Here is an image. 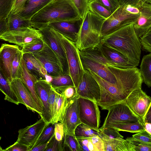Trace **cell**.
<instances>
[{"label":"cell","mask_w":151,"mask_h":151,"mask_svg":"<svg viewBox=\"0 0 151 151\" xmlns=\"http://www.w3.org/2000/svg\"><path fill=\"white\" fill-rule=\"evenodd\" d=\"M109 69L116 78V84L107 81L88 69L99 85L101 99L97 104L104 110H108L113 105L125 101L133 90L142 88L143 82L136 68L123 69L112 66Z\"/></svg>","instance_id":"cell-1"},{"label":"cell","mask_w":151,"mask_h":151,"mask_svg":"<svg viewBox=\"0 0 151 151\" xmlns=\"http://www.w3.org/2000/svg\"><path fill=\"white\" fill-rule=\"evenodd\" d=\"M130 24L102 36L101 43L117 51L127 57L131 64L139 65L141 52V44Z\"/></svg>","instance_id":"cell-2"},{"label":"cell","mask_w":151,"mask_h":151,"mask_svg":"<svg viewBox=\"0 0 151 151\" xmlns=\"http://www.w3.org/2000/svg\"><path fill=\"white\" fill-rule=\"evenodd\" d=\"M81 18L68 0H53L33 16L30 21L33 27L40 30L52 22Z\"/></svg>","instance_id":"cell-3"},{"label":"cell","mask_w":151,"mask_h":151,"mask_svg":"<svg viewBox=\"0 0 151 151\" xmlns=\"http://www.w3.org/2000/svg\"><path fill=\"white\" fill-rule=\"evenodd\" d=\"M89 9L83 19L76 45L80 51L94 47L101 44L102 25L104 20Z\"/></svg>","instance_id":"cell-4"},{"label":"cell","mask_w":151,"mask_h":151,"mask_svg":"<svg viewBox=\"0 0 151 151\" xmlns=\"http://www.w3.org/2000/svg\"><path fill=\"white\" fill-rule=\"evenodd\" d=\"M56 32L65 52L69 75L76 88L81 80L84 71L81 59L80 51L75 43L68 40L57 31Z\"/></svg>","instance_id":"cell-5"},{"label":"cell","mask_w":151,"mask_h":151,"mask_svg":"<svg viewBox=\"0 0 151 151\" xmlns=\"http://www.w3.org/2000/svg\"><path fill=\"white\" fill-rule=\"evenodd\" d=\"M140 15L127 11L124 6H121L103 23L101 34L102 36L110 34L126 25L133 24Z\"/></svg>","instance_id":"cell-6"},{"label":"cell","mask_w":151,"mask_h":151,"mask_svg":"<svg viewBox=\"0 0 151 151\" xmlns=\"http://www.w3.org/2000/svg\"><path fill=\"white\" fill-rule=\"evenodd\" d=\"M79 115L81 123L99 131L100 112L97 104L89 99L79 97Z\"/></svg>","instance_id":"cell-7"},{"label":"cell","mask_w":151,"mask_h":151,"mask_svg":"<svg viewBox=\"0 0 151 151\" xmlns=\"http://www.w3.org/2000/svg\"><path fill=\"white\" fill-rule=\"evenodd\" d=\"M39 30L42 34V38L43 40L56 54L62 73L69 75L65 52L56 31L49 26Z\"/></svg>","instance_id":"cell-8"},{"label":"cell","mask_w":151,"mask_h":151,"mask_svg":"<svg viewBox=\"0 0 151 151\" xmlns=\"http://www.w3.org/2000/svg\"><path fill=\"white\" fill-rule=\"evenodd\" d=\"M40 31L33 27L8 31L0 35L1 40L23 47L42 38Z\"/></svg>","instance_id":"cell-9"},{"label":"cell","mask_w":151,"mask_h":151,"mask_svg":"<svg viewBox=\"0 0 151 151\" xmlns=\"http://www.w3.org/2000/svg\"><path fill=\"white\" fill-rule=\"evenodd\" d=\"M76 88L79 97L90 100L97 103L100 99L99 85L87 69H84L82 78Z\"/></svg>","instance_id":"cell-10"},{"label":"cell","mask_w":151,"mask_h":151,"mask_svg":"<svg viewBox=\"0 0 151 151\" xmlns=\"http://www.w3.org/2000/svg\"><path fill=\"white\" fill-rule=\"evenodd\" d=\"M50 124L41 118L33 124L19 129L16 141L28 147L30 150Z\"/></svg>","instance_id":"cell-11"},{"label":"cell","mask_w":151,"mask_h":151,"mask_svg":"<svg viewBox=\"0 0 151 151\" xmlns=\"http://www.w3.org/2000/svg\"><path fill=\"white\" fill-rule=\"evenodd\" d=\"M101 128L116 122H129L140 121L144 124L143 119L136 115L123 101L111 106Z\"/></svg>","instance_id":"cell-12"},{"label":"cell","mask_w":151,"mask_h":151,"mask_svg":"<svg viewBox=\"0 0 151 151\" xmlns=\"http://www.w3.org/2000/svg\"><path fill=\"white\" fill-rule=\"evenodd\" d=\"M32 54L45 68L47 75L54 77L63 73L56 54L45 42L41 50Z\"/></svg>","instance_id":"cell-13"},{"label":"cell","mask_w":151,"mask_h":151,"mask_svg":"<svg viewBox=\"0 0 151 151\" xmlns=\"http://www.w3.org/2000/svg\"><path fill=\"white\" fill-rule=\"evenodd\" d=\"M124 101L136 115L143 119L151 102V98L141 88H138L133 90Z\"/></svg>","instance_id":"cell-14"},{"label":"cell","mask_w":151,"mask_h":151,"mask_svg":"<svg viewBox=\"0 0 151 151\" xmlns=\"http://www.w3.org/2000/svg\"><path fill=\"white\" fill-rule=\"evenodd\" d=\"M77 95L68 101L65 112L60 122L63 125L65 135H75L77 127L81 123L78 112V98Z\"/></svg>","instance_id":"cell-15"},{"label":"cell","mask_w":151,"mask_h":151,"mask_svg":"<svg viewBox=\"0 0 151 151\" xmlns=\"http://www.w3.org/2000/svg\"><path fill=\"white\" fill-rule=\"evenodd\" d=\"M17 45L6 43L1 44L0 48V70L4 77L10 83L12 63L16 53L19 50Z\"/></svg>","instance_id":"cell-16"},{"label":"cell","mask_w":151,"mask_h":151,"mask_svg":"<svg viewBox=\"0 0 151 151\" xmlns=\"http://www.w3.org/2000/svg\"><path fill=\"white\" fill-rule=\"evenodd\" d=\"M83 19H79L73 20L56 21L49 24L52 28L70 41L76 43Z\"/></svg>","instance_id":"cell-17"},{"label":"cell","mask_w":151,"mask_h":151,"mask_svg":"<svg viewBox=\"0 0 151 151\" xmlns=\"http://www.w3.org/2000/svg\"><path fill=\"white\" fill-rule=\"evenodd\" d=\"M10 84L20 104L25 105L28 110L38 114L36 105L32 95L21 79L20 78L13 79Z\"/></svg>","instance_id":"cell-18"},{"label":"cell","mask_w":151,"mask_h":151,"mask_svg":"<svg viewBox=\"0 0 151 151\" xmlns=\"http://www.w3.org/2000/svg\"><path fill=\"white\" fill-rule=\"evenodd\" d=\"M37 93L40 100L42 105V118L47 124L51 123V118L49 105V97L50 91L51 88L50 83L45 80H38L35 84Z\"/></svg>","instance_id":"cell-19"},{"label":"cell","mask_w":151,"mask_h":151,"mask_svg":"<svg viewBox=\"0 0 151 151\" xmlns=\"http://www.w3.org/2000/svg\"><path fill=\"white\" fill-rule=\"evenodd\" d=\"M139 9L140 15L133 24L136 35L140 38L151 28V4L145 2Z\"/></svg>","instance_id":"cell-20"},{"label":"cell","mask_w":151,"mask_h":151,"mask_svg":"<svg viewBox=\"0 0 151 151\" xmlns=\"http://www.w3.org/2000/svg\"><path fill=\"white\" fill-rule=\"evenodd\" d=\"M84 69H87L107 81L114 84L117 83L116 78L108 67L92 59L80 55Z\"/></svg>","instance_id":"cell-21"},{"label":"cell","mask_w":151,"mask_h":151,"mask_svg":"<svg viewBox=\"0 0 151 151\" xmlns=\"http://www.w3.org/2000/svg\"><path fill=\"white\" fill-rule=\"evenodd\" d=\"M20 78L27 88L32 95L36 105L38 114L42 116V102L36 91L35 84L38 79L31 73L26 66L23 58L22 73Z\"/></svg>","instance_id":"cell-22"},{"label":"cell","mask_w":151,"mask_h":151,"mask_svg":"<svg viewBox=\"0 0 151 151\" xmlns=\"http://www.w3.org/2000/svg\"><path fill=\"white\" fill-rule=\"evenodd\" d=\"M100 48L104 55L115 65L123 69L135 67L132 65L128 59L117 51L101 43Z\"/></svg>","instance_id":"cell-23"},{"label":"cell","mask_w":151,"mask_h":151,"mask_svg":"<svg viewBox=\"0 0 151 151\" xmlns=\"http://www.w3.org/2000/svg\"><path fill=\"white\" fill-rule=\"evenodd\" d=\"M53 0H27L19 15L22 18L30 20L36 13Z\"/></svg>","instance_id":"cell-24"},{"label":"cell","mask_w":151,"mask_h":151,"mask_svg":"<svg viewBox=\"0 0 151 151\" xmlns=\"http://www.w3.org/2000/svg\"><path fill=\"white\" fill-rule=\"evenodd\" d=\"M23 58L27 68L31 73L38 80H45V76L47 74V71L33 54L24 53Z\"/></svg>","instance_id":"cell-25"},{"label":"cell","mask_w":151,"mask_h":151,"mask_svg":"<svg viewBox=\"0 0 151 151\" xmlns=\"http://www.w3.org/2000/svg\"><path fill=\"white\" fill-rule=\"evenodd\" d=\"M76 138L81 151H104L103 141L99 136Z\"/></svg>","instance_id":"cell-26"},{"label":"cell","mask_w":151,"mask_h":151,"mask_svg":"<svg viewBox=\"0 0 151 151\" xmlns=\"http://www.w3.org/2000/svg\"><path fill=\"white\" fill-rule=\"evenodd\" d=\"M113 127L118 131H122L131 133H137L145 129L144 124L140 121L129 122H116L109 123L103 128Z\"/></svg>","instance_id":"cell-27"},{"label":"cell","mask_w":151,"mask_h":151,"mask_svg":"<svg viewBox=\"0 0 151 151\" xmlns=\"http://www.w3.org/2000/svg\"><path fill=\"white\" fill-rule=\"evenodd\" d=\"M80 54L81 56L92 59L107 67L116 66L104 55L100 47L90 48L80 51Z\"/></svg>","instance_id":"cell-28"},{"label":"cell","mask_w":151,"mask_h":151,"mask_svg":"<svg viewBox=\"0 0 151 151\" xmlns=\"http://www.w3.org/2000/svg\"><path fill=\"white\" fill-rule=\"evenodd\" d=\"M55 91V111L54 117L51 123L52 124L61 121L68 102L61 92Z\"/></svg>","instance_id":"cell-29"},{"label":"cell","mask_w":151,"mask_h":151,"mask_svg":"<svg viewBox=\"0 0 151 151\" xmlns=\"http://www.w3.org/2000/svg\"><path fill=\"white\" fill-rule=\"evenodd\" d=\"M8 31L18 30L32 27L30 20L22 18L18 14L10 13L7 17Z\"/></svg>","instance_id":"cell-30"},{"label":"cell","mask_w":151,"mask_h":151,"mask_svg":"<svg viewBox=\"0 0 151 151\" xmlns=\"http://www.w3.org/2000/svg\"><path fill=\"white\" fill-rule=\"evenodd\" d=\"M0 90L4 95V99L9 102L18 105L20 104L19 100L12 90L10 83L0 73Z\"/></svg>","instance_id":"cell-31"},{"label":"cell","mask_w":151,"mask_h":151,"mask_svg":"<svg viewBox=\"0 0 151 151\" xmlns=\"http://www.w3.org/2000/svg\"><path fill=\"white\" fill-rule=\"evenodd\" d=\"M143 82L149 87H151V53L144 55L140 66Z\"/></svg>","instance_id":"cell-32"},{"label":"cell","mask_w":151,"mask_h":151,"mask_svg":"<svg viewBox=\"0 0 151 151\" xmlns=\"http://www.w3.org/2000/svg\"><path fill=\"white\" fill-rule=\"evenodd\" d=\"M50 84L55 89H60L69 86H75L70 76L63 73L53 77V80Z\"/></svg>","instance_id":"cell-33"},{"label":"cell","mask_w":151,"mask_h":151,"mask_svg":"<svg viewBox=\"0 0 151 151\" xmlns=\"http://www.w3.org/2000/svg\"><path fill=\"white\" fill-rule=\"evenodd\" d=\"M24 54L22 50L19 49L15 55L12 67V76L13 79L20 77Z\"/></svg>","instance_id":"cell-34"},{"label":"cell","mask_w":151,"mask_h":151,"mask_svg":"<svg viewBox=\"0 0 151 151\" xmlns=\"http://www.w3.org/2000/svg\"><path fill=\"white\" fill-rule=\"evenodd\" d=\"M88 9L93 13L105 19L112 14L102 6L97 0L88 4Z\"/></svg>","instance_id":"cell-35"},{"label":"cell","mask_w":151,"mask_h":151,"mask_svg":"<svg viewBox=\"0 0 151 151\" xmlns=\"http://www.w3.org/2000/svg\"><path fill=\"white\" fill-rule=\"evenodd\" d=\"M99 131L81 123L76 129L75 135L76 137H91L96 135L99 136Z\"/></svg>","instance_id":"cell-36"},{"label":"cell","mask_w":151,"mask_h":151,"mask_svg":"<svg viewBox=\"0 0 151 151\" xmlns=\"http://www.w3.org/2000/svg\"><path fill=\"white\" fill-rule=\"evenodd\" d=\"M45 44V42L42 38H40L35 41L24 46L21 50L24 53L33 54L41 50Z\"/></svg>","instance_id":"cell-37"},{"label":"cell","mask_w":151,"mask_h":151,"mask_svg":"<svg viewBox=\"0 0 151 151\" xmlns=\"http://www.w3.org/2000/svg\"><path fill=\"white\" fill-rule=\"evenodd\" d=\"M55 127V124H52L50 123L40 135L33 147L49 142L54 135Z\"/></svg>","instance_id":"cell-38"},{"label":"cell","mask_w":151,"mask_h":151,"mask_svg":"<svg viewBox=\"0 0 151 151\" xmlns=\"http://www.w3.org/2000/svg\"><path fill=\"white\" fill-rule=\"evenodd\" d=\"M126 139L129 142L131 151H151V143L140 141L132 137Z\"/></svg>","instance_id":"cell-39"},{"label":"cell","mask_w":151,"mask_h":151,"mask_svg":"<svg viewBox=\"0 0 151 151\" xmlns=\"http://www.w3.org/2000/svg\"><path fill=\"white\" fill-rule=\"evenodd\" d=\"M15 0H0V19L7 18L14 5Z\"/></svg>","instance_id":"cell-40"},{"label":"cell","mask_w":151,"mask_h":151,"mask_svg":"<svg viewBox=\"0 0 151 151\" xmlns=\"http://www.w3.org/2000/svg\"><path fill=\"white\" fill-rule=\"evenodd\" d=\"M74 6L81 18L83 19L88 9L86 0H68Z\"/></svg>","instance_id":"cell-41"},{"label":"cell","mask_w":151,"mask_h":151,"mask_svg":"<svg viewBox=\"0 0 151 151\" xmlns=\"http://www.w3.org/2000/svg\"><path fill=\"white\" fill-rule=\"evenodd\" d=\"M101 139L104 143V151H116L119 145L124 139L122 137L111 139L102 138Z\"/></svg>","instance_id":"cell-42"},{"label":"cell","mask_w":151,"mask_h":151,"mask_svg":"<svg viewBox=\"0 0 151 151\" xmlns=\"http://www.w3.org/2000/svg\"><path fill=\"white\" fill-rule=\"evenodd\" d=\"M64 145L70 151H81L78 142L75 136L65 135Z\"/></svg>","instance_id":"cell-43"},{"label":"cell","mask_w":151,"mask_h":151,"mask_svg":"<svg viewBox=\"0 0 151 151\" xmlns=\"http://www.w3.org/2000/svg\"><path fill=\"white\" fill-rule=\"evenodd\" d=\"M99 130V136L101 138H116L119 137L123 138V137L115 128L113 127H106L102 130Z\"/></svg>","instance_id":"cell-44"},{"label":"cell","mask_w":151,"mask_h":151,"mask_svg":"<svg viewBox=\"0 0 151 151\" xmlns=\"http://www.w3.org/2000/svg\"><path fill=\"white\" fill-rule=\"evenodd\" d=\"M65 149L64 142L57 140L54 135L49 142L45 151H63Z\"/></svg>","instance_id":"cell-45"},{"label":"cell","mask_w":151,"mask_h":151,"mask_svg":"<svg viewBox=\"0 0 151 151\" xmlns=\"http://www.w3.org/2000/svg\"><path fill=\"white\" fill-rule=\"evenodd\" d=\"M102 6L113 13L120 6L119 0H97Z\"/></svg>","instance_id":"cell-46"},{"label":"cell","mask_w":151,"mask_h":151,"mask_svg":"<svg viewBox=\"0 0 151 151\" xmlns=\"http://www.w3.org/2000/svg\"><path fill=\"white\" fill-rule=\"evenodd\" d=\"M140 40L143 49L151 53V28L140 38Z\"/></svg>","instance_id":"cell-47"},{"label":"cell","mask_w":151,"mask_h":151,"mask_svg":"<svg viewBox=\"0 0 151 151\" xmlns=\"http://www.w3.org/2000/svg\"><path fill=\"white\" fill-rule=\"evenodd\" d=\"M55 90L61 92L66 98L68 102L73 99L77 95L76 88L75 86H69L61 89Z\"/></svg>","instance_id":"cell-48"},{"label":"cell","mask_w":151,"mask_h":151,"mask_svg":"<svg viewBox=\"0 0 151 151\" xmlns=\"http://www.w3.org/2000/svg\"><path fill=\"white\" fill-rule=\"evenodd\" d=\"M56 94L55 90L51 86V88L49 92L48 100L51 121L53 119L55 114Z\"/></svg>","instance_id":"cell-49"},{"label":"cell","mask_w":151,"mask_h":151,"mask_svg":"<svg viewBox=\"0 0 151 151\" xmlns=\"http://www.w3.org/2000/svg\"><path fill=\"white\" fill-rule=\"evenodd\" d=\"M54 135L57 140L64 142L65 134L63 125L62 123L58 122L55 124Z\"/></svg>","instance_id":"cell-50"},{"label":"cell","mask_w":151,"mask_h":151,"mask_svg":"<svg viewBox=\"0 0 151 151\" xmlns=\"http://www.w3.org/2000/svg\"><path fill=\"white\" fill-rule=\"evenodd\" d=\"M132 137L140 141L151 143V135L145 129L137 133Z\"/></svg>","instance_id":"cell-51"},{"label":"cell","mask_w":151,"mask_h":151,"mask_svg":"<svg viewBox=\"0 0 151 151\" xmlns=\"http://www.w3.org/2000/svg\"><path fill=\"white\" fill-rule=\"evenodd\" d=\"M3 150L5 151H29V148L16 141L14 144Z\"/></svg>","instance_id":"cell-52"},{"label":"cell","mask_w":151,"mask_h":151,"mask_svg":"<svg viewBox=\"0 0 151 151\" xmlns=\"http://www.w3.org/2000/svg\"><path fill=\"white\" fill-rule=\"evenodd\" d=\"M27 0H15L11 13L14 14H18L22 10Z\"/></svg>","instance_id":"cell-53"},{"label":"cell","mask_w":151,"mask_h":151,"mask_svg":"<svg viewBox=\"0 0 151 151\" xmlns=\"http://www.w3.org/2000/svg\"><path fill=\"white\" fill-rule=\"evenodd\" d=\"M141 0H119L120 5L125 6L130 5L137 8L138 4Z\"/></svg>","instance_id":"cell-54"},{"label":"cell","mask_w":151,"mask_h":151,"mask_svg":"<svg viewBox=\"0 0 151 151\" xmlns=\"http://www.w3.org/2000/svg\"><path fill=\"white\" fill-rule=\"evenodd\" d=\"M7 31V18L0 19V35Z\"/></svg>","instance_id":"cell-55"},{"label":"cell","mask_w":151,"mask_h":151,"mask_svg":"<svg viewBox=\"0 0 151 151\" xmlns=\"http://www.w3.org/2000/svg\"><path fill=\"white\" fill-rule=\"evenodd\" d=\"M144 123L151 124V102L143 118Z\"/></svg>","instance_id":"cell-56"},{"label":"cell","mask_w":151,"mask_h":151,"mask_svg":"<svg viewBox=\"0 0 151 151\" xmlns=\"http://www.w3.org/2000/svg\"><path fill=\"white\" fill-rule=\"evenodd\" d=\"M49 142L34 147L32 148L29 151H45Z\"/></svg>","instance_id":"cell-57"},{"label":"cell","mask_w":151,"mask_h":151,"mask_svg":"<svg viewBox=\"0 0 151 151\" xmlns=\"http://www.w3.org/2000/svg\"><path fill=\"white\" fill-rule=\"evenodd\" d=\"M144 127L145 129L151 135V124L145 123L144 124Z\"/></svg>","instance_id":"cell-58"},{"label":"cell","mask_w":151,"mask_h":151,"mask_svg":"<svg viewBox=\"0 0 151 151\" xmlns=\"http://www.w3.org/2000/svg\"><path fill=\"white\" fill-rule=\"evenodd\" d=\"M45 80L49 83H50L53 80V77L46 74L45 76Z\"/></svg>","instance_id":"cell-59"},{"label":"cell","mask_w":151,"mask_h":151,"mask_svg":"<svg viewBox=\"0 0 151 151\" xmlns=\"http://www.w3.org/2000/svg\"><path fill=\"white\" fill-rule=\"evenodd\" d=\"M145 2L151 4V0H141L138 4L137 8H139L140 7L142 4Z\"/></svg>","instance_id":"cell-60"},{"label":"cell","mask_w":151,"mask_h":151,"mask_svg":"<svg viewBox=\"0 0 151 151\" xmlns=\"http://www.w3.org/2000/svg\"><path fill=\"white\" fill-rule=\"evenodd\" d=\"M94 0H86V1L87 3L88 4L89 3L93 1H94Z\"/></svg>","instance_id":"cell-61"}]
</instances>
